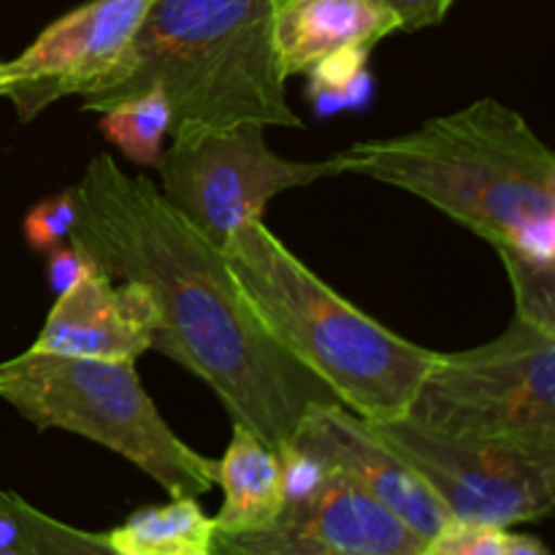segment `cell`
<instances>
[{
	"label": "cell",
	"mask_w": 555,
	"mask_h": 555,
	"mask_svg": "<svg viewBox=\"0 0 555 555\" xmlns=\"http://www.w3.org/2000/svg\"><path fill=\"white\" fill-rule=\"evenodd\" d=\"M70 242L112 280L139 282L155 304L152 350L209 385L231 415L274 453L291 444L312 406L339 404L328 385L260 325L225 253L173 209L144 173L108 152L74 188Z\"/></svg>",
	"instance_id": "6da1fadb"
},
{
	"label": "cell",
	"mask_w": 555,
	"mask_h": 555,
	"mask_svg": "<svg viewBox=\"0 0 555 555\" xmlns=\"http://www.w3.org/2000/svg\"><path fill=\"white\" fill-rule=\"evenodd\" d=\"M361 173L417 195L499 253L555 266V155L526 117L480 98L390 139L336 155Z\"/></svg>",
	"instance_id": "7a4b0ae2"
},
{
	"label": "cell",
	"mask_w": 555,
	"mask_h": 555,
	"mask_svg": "<svg viewBox=\"0 0 555 555\" xmlns=\"http://www.w3.org/2000/svg\"><path fill=\"white\" fill-rule=\"evenodd\" d=\"M271 0H152L117 68L81 98L85 112L160 87L173 141L260 125L304 128L271 41Z\"/></svg>",
	"instance_id": "3957f363"
},
{
	"label": "cell",
	"mask_w": 555,
	"mask_h": 555,
	"mask_svg": "<svg viewBox=\"0 0 555 555\" xmlns=\"http://www.w3.org/2000/svg\"><path fill=\"white\" fill-rule=\"evenodd\" d=\"M244 301L266 331L369 423L404 417L437 352L385 328L325 285L263 220H247L222 244Z\"/></svg>",
	"instance_id": "277c9868"
},
{
	"label": "cell",
	"mask_w": 555,
	"mask_h": 555,
	"mask_svg": "<svg viewBox=\"0 0 555 555\" xmlns=\"http://www.w3.org/2000/svg\"><path fill=\"white\" fill-rule=\"evenodd\" d=\"M0 399L38 431L60 428L139 466L171 499L217 486V461L173 434L141 385L133 361H87L25 350L0 363Z\"/></svg>",
	"instance_id": "5b68a950"
},
{
	"label": "cell",
	"mask_w": 555,
	"mask_h": 555,
	"mask_svg": "<svg viewBox=\"0 0 555 555\" xmlns=\"http://www.w3.org/2000/svg\"><path fill=\"white\" fill-rule=\"evenodd\" d=\"M404 417L555 461V336L513 318L488 345L437 352Z\"/></svg>",
	"instance_id": "8992f818"
},
{
	"label": "cell",
	"mask_w": 555,
	"mask_h": 555,
	"mask_svg": "<svg viewBox=\"0 0 555 555\" xmlns=\"http://www.w3.org/2000/svg\"><path fill=\"white\" fill-rule=\"evenodd\" d=\"M155 168L163 198L220 247L242 222L260 220L280 193L341 173L336 155L320 163L280 157L266 144L260 125L171 141Z\"/></svg>",
	"instance_id": "52a82bcc"
},
{
	"label": "cell",
	"mask_w": 555,
	"mask_h": 555,
	"mask_svg": "<svg viewBox=\"0 0 555 555\" xmlns=\"http://www.w3.org/2000/svg\"><path fill=\"white\" fill-rule=\"evenodd\" d=\"M363 423L431 488L453 520L509 529L553 513L555 461L551 459L444 437L410 417Z\"/></svg>",
	"instance_id": "ba28073f"
},
{
	"label": "cell",
	"mask_w": 555,
	"mask_h": 555,
	"mask_svg": "<svg viewBox=\"0 0 555 555\" xmlns=\"http://www.w3.org/2000/svg\"><path fill=\"white\" fill-rule=\"evenodd\" d=\"M152 0H87L57 16L36 41L0 60V98L27 125L68 95L95 90L133 41Z\"/></svg>",
	"instance_id": "9c48e42d"
},
{
	"label": "cell",
	"mask_w": 555,
	"mask_h": 555,
	"mask_svg": "<svg viewBox=\"0 0 555 555\" xmlns=\"http://www.w3.org/2000/svg\"><path fill=\"white\" fill-rule=\"evenodd\" d=\"M423 545L393 513L331 472L314 496L285 504L266 529L215 534L211 555H421Z\"/></svg>",
	"instance_id": "30bf717a"
},
{
	"label": "cell",
	"mask_w": 555,
	"mask_h": 555,
	"mask_svg": "<svg viewBox=\"0 0 555 555\" xmlns=\"http://www.w3.org/2000/svg\"><path fill=\"white\" fill-rule=\"evenodd\" d=\"M291 444L309 450L331 472L356 482L423 540H431L453 520L431 488L341 404L312 406L298 423Z\"/></svg>",
	"instance_id": "8fae6325"
},
{
	"label": "cell",
	"mask_w": 555,
	"mask_h": 555,
	"mask_svg": "<svg viewBox=\"0 0 555 555\" xmlns=\"http://www.w3.org/2000/svg\"><path fill=\"white\" fill-rule=\"evenodd\" d=\"M155 304L139 282L103 271L85 276L57 296L47 323L27 350L87 361H133L152 350Z\"/></svg>",
	"instance_id": "7c38bea8"
},
{
	"label": "cell",
	"mask_w": 555,
	"mask_h": 555,
	"mask_svg": "<svg viewBox=\"0 0 555 555\" xmlns=\"http://www.w3.org/2000/svg\"><path fill=\"white\" fill-rule=\"evenodd\" d=\"M399 30L385 0H285L274 9L271 41L282 76L309 74L345 47L374 49Z\"/></svg>",
	"instance_id": "4fadbf2b"
},
{
	"label": "cell",
	"mask_w": 555,
	"mask_h": 555,
	"mask_svg": "<svg viewBox=\"0 0 555 555\" xmlns=\"http://www.w3.org/2000/svg\"><path fill=\"white\" fill-rule=\"evenodd\" d=\"M217 486L222 488V507L215 534L266 529L285 509L280 455L244 426H233L225 455L217 461Z\"/></svg>",
	"instance_id": "5bb4252c"
},
{
	"label": "cell",
	"mask_w": 555,
	"mask_h": 555,
	"mask_svg": "<svg viewBox=\"0 0 555 555\" xmlns=\"http://www.w3.org/2000/svg\"><path fill=\"white\" fill-rule=\"evenodd\" d=\"M103 537L117 555H211L215 518L193 496H177L163 507L135 509Z\"/></svg>",
	"instance_id": "9a60e30c"
},
{
	"label": "cell",
	"mask_w": 555,
	"mask_h": 555,
	"mask_svg": "<svg viewBox=\"0 0 555 555\" xmlns=\"http://www.w3.org/2000/svg\"><path fill=\"white\" fill-rule=\"evenodd\" d=\"M98 114V130L108 144L117 146L139 168L157 166L163 139L171 133V103L160 87H150L141 95L114 103Z\"/></svg>",
	"instance_id": "2e32d148"
},
{
	"label": "cell",
	"mask_w": 555,
	"mask_h": 555,
	"mask_svg": "<svg viewBox=\"0 0 555 555\" xmlns=\"http://www.w3.org/2000/svg\"><path fill=\"white\" fill-rule=\"evenodd\" d=\"M0 509H5L20 529L16 551L22 555H117L103 534L52 518L20 493L0 488Z\"/></svg>",
	"instance_id": "e0dca14e"
},
{
	"label": "cell",
	"mask_w": 555,
	"mask_h": 555,
	"mask_svg": "<svg viewBox=\"0 0 555 555\" xmlns=\"http://www.w3.org/2000/svg\"><path fill=\"white\" fill-rule=\"evenodd\" d=\"M499 258L513 285L515 318L555 336V266L529 263L509 253H499Z\"/></svg>",
	"instance_id": "ac0fdd59"
},
{
	"label": "cell",
	"mask_w": 555,
	"mask_h": 555,
	"mask_svg": "<svg viewBox=\"0 0 555 555\" xmlns=\"http://www.w3.org/2000/svg\"><path fill=\"white\" fill-rule=\"evenodd\" d=\"M76 215H79V209H76L74 188L38 201L36 206H30L25 220H22V233H25L27 247L33 253L47 255L49 249L65 244L70 233H74Z\"/></svg>",
	"instance_id": "d6986e66"
},
{
	"label": "cell",
	"mask_w": 555,
	"mask_h": 555,
	"mask_svg": "<svg viewBox=\"0 0 555 555\" xmlns=\"http://www.w3.org/2000/svg\"><path fill=\"white\" fill-rule=\"evenodd\" d=\"M421 555H509L507 529L469 520H448L431 540H426Z\"/></svg>",
	"instance_id": "ffe728a7"
},
{
	"label": "cell",
	"mask_w": 555,
	"mask_h": 555,
	"mask_svg": "<svg viewBox=\"0 0 555 555\" xmlns=\"http://www.w3.org/2000/svg\"><path fill=\"white\" fill-rule=\"evenodd\" d=\"M276 455H280L285 504L304 502V499L314 496V493L328 482L331 469L318 459V455L309 453V450L287 444V448H282Z\"/></svg>",
	"instance_id": "44dd1931"
},
{
	"label": "cell",
	"mask_w": 555,
	"mask_h": 555,
	"mask_svg": "<svg viewBox=\"0 0 555 555\" xmlns=\"http://www.w3.org/2000/svg\"><path fill=\"white\" fill-rule=\"evenodd\" d=\"M98 266L87 258V253L81 247H76L74 242H65L60 247L49 249L47 253V285L54 296H63L65 291L76 285L85 276L95 274Z\"/></svg>",
	"instance_id": "7402d4cb"
},
{
	"label": "cell",
	"mask_w": 555,
	"mask_h": 555,
	"mask_svg": "<svg viewBox=\"0 0 555 555\" xmlns=\"http://www.w3.org/2000/svg\"><path fill=\"white\" fill-rule=\"evenodd\" d=\"M369 52H372V49H363V47L339 49V52L323 57L312 70H309V81H318V85L323 87L341 90L352 76L361 74V70L366 68Z\"/></svg>",
	"instance_id": "603a6c76"
},
{
	"label": "cell",
	"mask_w": 555,
	"mask_h": 555,
	"mask_svg": "<svg viewBox=\"0 0 555 555\" xmlns=\"http://www.w3.org/2000/svg\"><path fill=\"white\" fill-rule=\"evenodd\" d=\"M455 0H385L393 11L399 30H421V27L439 25L448 16Z\"/></svg>",
	"instance_id": "cb8c5ba5"
},
{
	"label": "cell",
	"mask_w": 555,
	"mask_h": 555,
	"mask_svg": "<svg viewBox=\"0 0 555 555\" xmlns=\"http://www.w3.org/2000/svg\"><path fill=\"white\" fill-rule=\"evenodd\" d=\"M307 98L312 103L318 119H331L339 112H345V98H341V90H334V87H323L318 81H309Z\"/></svg>",
	"instance_id": "d4e9b609"
},
{
	"label": "cell",
	"mask_w": 555,
	"mask_h": 555,
	"mask_svg": "<svg viewBox=\"0 0 555 555\" xmlns=\"http://www.w3.org/2000/svg\"><path fill=\"white\" fill-rule=\"evenodd\" d=\"M341 98H345V112L352 108V112H361L369 103L374 101V79L366 68L361 74L352 76L345 87H341Z\"/></svg>",
	"instance_id": "484cf974"
},
{
	"label": "cell",
	"mask_w": 555,
	"mask_h": 555,
	"mask_svg": "<svg viewBox=\"0 0 555 555\" xmlns=\"http://www.w3.org/2000/svg\"><path fill=\"white\" fill-rule=\"evenodd\" d=\"M507 553L509 555H547L545 545H542L537 537L513 534V531H507Z\"/></svg>",
	"instance_id": "4316f807"
},
{
	"label": "cell",
	"mask_w": 555,
	"mask_h": 555,
	"mask_svg": "<svg viewBox=\"0 0 555 555\" xmlns=\"http://www.w3.org/2000/svg\"><path fill=\"white\" fill-rule=\"evenodd\" d=\"M0 555H22V553L16 551V547H11V551H0Z\"/></svg>",
	"instance_id": "83f0119b"
},
{
	"label": "cell",
	"mask_w": 555,
	"mask_h": 555,
	"mask_svg": "<svg viewBox=\"0 0 555 555\" xmlns=\"http://www.w3.org/2000/svg\"><path fill=\"white\" fill-rule=\"evenodd\" d=\"M271 3H274V9H276V5H282V3H285V0H271Z\"/></svg>",
	"instance_id": "f1b7e54d"
}]
</instances>
